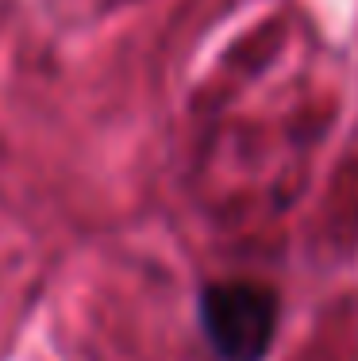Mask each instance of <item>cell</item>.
Listing matches in <instances>:
<instances>
[{
	"label": "cell",
	"mask_w": 358,
	"mask_h": 361,
	"mask_svg": "<svg viewBox=\"0 0 358 361\" xmlns=\"http://www.w3.org/2000/svg\"><path fill=\"white\" fill-rule=\"evenodd\" d=\"M201 326L220 361H262L274 346L278 296L251 281H224L201 292Z\"/></svg>",
	"instance_id": "obj_1"
}]
</instances>
